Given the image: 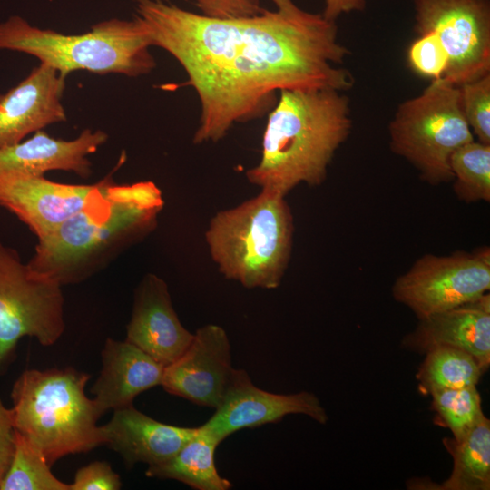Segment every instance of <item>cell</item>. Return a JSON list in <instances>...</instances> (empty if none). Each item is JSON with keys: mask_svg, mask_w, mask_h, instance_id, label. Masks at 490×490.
Segmentation results:
<instances>
[{"mask_svg": "<svg viewBox=\"0 0 490 490\" xmlns=\"http://www.w3.org/2000/svg\"><path fill=\"white\" fill-rule=\"evenodd\" d=\"M366 5V0H324L322 15L328 20L336 21L341 15L364 11Z\"/></svg>", "mask_w": 490, "mask_h": 490, "instance_id": "obj_31", "label": "cell"}, {"mask_svg": "<svg viewBox=\"0 0 490 490\" xmlns=\"http://www.w3.org/2000/svg\"><path fill=\"white\" fill-rule=\"evenodd\" d=\"M257 15L220 19L170 0H135V16L151 46L181 65L200 102L194 144L217 142L236 123L264 116L281 90L348 91L350 54L338 40L336 21L293 0H270Z\"/></svg>", "mask_w": 490, "mask_h": 490, "instance_id": "obj_1", "label": "cell"}, {"mask_svg": "<svg viewBox=\"0 0 490 490\" xmlns=\"http://www.w3.org/2000/svg\"><path fill=\"white\" fill-rule=\"evenodd\" d=\"M103 184H68L44 176L0 173V206L13 213L36 236H47L83 210Z\"/></svg>", "mask_w": 490, "mask_h": 490, "instance_id": "obj_13", "label": "cell"}, {"mask_svg": "<svg viewBox=\"0 0 490 490\" xmlns=\"http://www.w3.org/2000/svg\"><path fill=\"white\" fill-rule=\"evenodd\" d=\"M107 139L108 134L101 130L85 129L69 141L53 138L39 130L25 141L0 148V173L44 176L51 171H64L86 179L93 172L88 155Z\"/></svg>", "mask_w": 490, "mask_h": 490, "instance_id": "obj_17", "label": "cell"}, {"mask_svg": "<svg viewBox=\"0 0 490 490\" xmlns=\"http://www.w3.org/2000/svg\"><path fill=\"white\" fill-rule=\"evenodd\" d=\"M430 396L431 408L451 431L456 441L463 439L485 416L476 386L438 390Z\"/></svg>", "mask_w": 490, "mask_h": 490, "instance_id": "obj_25", "label": "cell"}, {"mask_svg": "<svg viewBox=\"0 0 490 490\" xmlns=\"http://www.w3.org/2000/svg\"><path fill=\"white\" fill-rule=\"evenodd\" d=\"M90 378L74 368L26 369L13 384L11 413L15 430L52 466L68 455L104 445L101 417L85 394Z\"/></svg>", "mask_w": 490, "mask_h": 490, "instance_id": "obj_4", "label": "cell"}, {"mask_svg": "<svg viewBox=\"0 0 490 490\" xmlns=\"http://www.w3.org/2000/svg\"><path fill=\"white\" fill-rule=\"evenodd\" d=\"M401 348L425 355L439 347H449L470 354L483 372L490 366V295L418 319L406 334Z\"/></svg>", "mask_w": 490, "mask_h": 490, "instance_id": "obj_16", "label": "cell"}, {"mask_svg": "<svg viewBox=\"0 0 490 490\" xmlns=\"http://www.w3.org/2000/svg\"><path fill=\"white\" fill-rule=\"evenodd\" d=\"M70 490H118L122 487L121 477L105 461H93L79 468Z\"/></svg>", "mask_w": 490, "mask_h": 490, "instance_id": "obj_28", "label": "cell"}, {"mask_svg": "<svg viewBox=\"0 0 490 490\" xmlns=\"http://www.w3.org/2000/svg\"><path fill=\"white\" fill-rule=\"evenodd\" d=\"M292 414L308 416L321 425L328 421L315 394L271 393L256 387L246 370L235 368L220 405L203 426L222 442L237 431L277 423Z\"/></svg>", "mask_w": 490, "mask_h": 490, "instance_id": "obj_12", "label": "cell"}, {"mask_svg": "<svg viewBox=\"0 0 490 490\" xmlns=\"http://www.w3.org/2000/svg\"><path fill=\"white\" fill-rule=\"evenodd\" d=\"M407 50L410 68L432 81L443 78L448 66V54L442 42L433 33L418 34Z\"/></svg>", "mask_w": 490, "mask_h": 490, "instance_id": "obj_27", "label": "cell"}, {"mask_svg": "<svg viewBox=\"0 0 490 490\" xmlns=\"http://www.w3.org/2000/svg\"><path fill=\"white\" fill-rule=\"evenodd\" d=\"M294 234L285 196L266 190L210 220L205 241L228 279L246 289H277L289 267Z\"/></svg>", "mask_w": 490, "mask_h": 490, "instance_id": "obj_5", "label": "cell"}, {"mask_svg": "<svg viewBox=\"0 0 490 490\" xmlns=\"http://www.w3.org/2000/svg\"><path fill=\"white\" fill-rule=\"evenodd\" d=\"M443 445L453 458V468L450 475L434 489H490V420L486 416L463 439L446 437Z\"/></svg>", "mask_w": 490, "mask_h": 490, "instance_id": "obj_21", "label": "cell"}, {"mask_svg": "<svg viewBox=\"0 0 490 490\" xmlns=\"http://www.w3.org/2000/svg\"><path fill=\"white\" fill-rule=\"evenodd\" d=\"M234 369L225 329L208 324L199 328L185 351L164 367L161 386L171 395L216 409L226 394Z\"/></svg>", "mask_w": 490, "mask_h": 490, "instance_id": "obj_11", "label": "cell"}, {"mask_svg": "<svg viewBox=\"0 0 490 490\" xmlns=\"http://www.w3.org/2000/svg\"><path fill=\"white\" fill-rule=\"evenodd\" d=\"M142 22L111 18L85 33L64 34L30 24L15 15L0 23V49L33 55L66 77L74 71L129 77L148 74L156 66Z\"/></svg>", "mask_w": 490, "mask_h": 490, "instance_id": "obj_6", "label": "cell"}, {"mask_svg": "<svg viewBox=\"0 0 490 490\" xmlns=\"http://www.w3.org/2000/svg\"><path fill=\"white\" fill-rule=\"evenodd\" d=\"M221 442L203 425L169 460L148 466L145 475L181 482L196 490H229L232 484L216 467L214 455Z\"/></svg>", "mask_w": 490, "mask_h": 490, "instance_id": "obj_20", "label": "cell"}, {"mask_svg": "<svg viewBox=\"0 0 490 490\" xmlns=\"http://www.w3.org/2000/svg\"><path fill=\"white\" fill-rule=\"evenodd\" d=\"M450 167L460 201H490V144L474 140L463 145L453 153Z\"/></svg>", "mask_w": 490, "mask_h": 490, "instance_id": "obj_23", "label": "cell"}, {"mask_svg": "<svg viewBox=\"0 0 490 490\" xmlns=\"http://www.w3.org/2000/svg\"><path fill=\"white\" fill-rule=\"evenodd\" d=\"M57 281L24 263L0 239V376L15 358L16 347L31 337L44 347L65 329L64 298Z\"/></svg>", "mask_w": 490, "mask_h": 490, "instance_id": "obj_8", "label": "cell"}, {"mask_svg": "<svg viewBox=\"0 0 490 490\" xmlns=\"http://www.w3.org/2000/svg\"><path fill=\"white\" fill-rule=\"evenodd\" d=\"M351 129L349 98L341 92L281 90L268 114L260 160L246 178L285 197L300 183L319 186Z\"/></svg>", "mask_w": 490, "mask_h": 490, "instance_id": "obj_3", "label": "cell"}, {"mask_svg": "<svg viewBox=\"0 0 490 490\" xmlns=\"http://www.w3.org/2000/svg\"><path fill=\"white\" fill-rule=\"evenodd\" d=\"M101 356L102 369L91 389L101 416L133 405L138 395L161 386L164 366L126 339L107 338Z\"/></svg>", "mask_w": 490, "mask_h": 490, "instance_id": "obj_19", "label": "cell"}, {"mask_svg": "<svg viewBox=\"0 0 490 490\" xmlns=\"http://www.w3.org/2000/svg\"><path fill=\"white\" fill-rule=\"evenodd\" d=\"M15 448V428L11 408L0 398V485L12 462Z\"/></svg>", "mask_w": 490, "mask_h": 490, "instance_id": "obj_30", "label": "cell"}, {"mask_svg": "<svg viewBox=\"0 0 490 490\" xmlns=\"http://www.w3.org/2000/svg\"><path fill=\"white\" fill-rule=\"evenodd\" d=\"M192 338L177 316L167 283L156 274L144 275L134 290L126 340L166 367L185 351Z\"/></svg>", "mask_w": 490, "mask_h": 490, "instance_id": "obj_14", "label": "cell"}, {"mask_svg": "<svg viewBox=\"0 0 490 490\" xmlns=\"http://www.w3.org/2000/svg\"><path fill=\"white\" fill-rule=\"evenodd\" d=\"M484 374L477 361L467 352L439 347L425 354L416 378L423 392L476 386Z\"/></svg>", "mask_w": 490, "mask_h": 490, "instance_id": "obj_22", "label": "cell"}, {"mask_svg": "<svg viewBox=\"0 0 490 490\" xmlns=\"http://www.w3.org/2000/svg\"><path fill=\"white\" fill-rule=\"evenodd\" d=\"M201 15L220 19L244 18L262 12L260 0H194Z\"/></svg>", "mask_w": 490, "mask_h": 490, "instance_id": "obj_29", "label": "cell"}, {"mask_svg": "<svg viewBox=\"0 0 490 490\" xmlns=\"http://www.w3.org/2000/svg\"><path fill=\"white\" fill-rule=\"evenodd\" d=\"M490 289V250L425 254L395 280L394 299L418 319L475 300Z\"/></svg>", "mask_w": 490, "mask_h": 490, "instance_id": "obj_9", "label": "cell"}, {"mask_svg": "<svg viewBox=\"0 0 490 490\" xmlns=\"http://www.w3.org/2000/svg\"><path fill=\"white\" fill-rule=\"evenodd\" d=\"M465 118L478 142L490 144V74L461 86Z\"/></svg>", "mask_w": 490, "mask_h": 490, "instance_id": "obj_26", "label": "cell"}, {"mask_svg": "<svg viewBox=\"0 0 490 490\" xmlns=\"http://www.w3.org/2000/svg\"><path fill=\"white\" fill-rule=\"evenodd\" d=\"M122 158L83 210L38 239L31 268L61 286L78 284L154 231L164 206L162 191L151 181L116 184L113 176Z\"/></svg>", "mask_w": 490, "mask_h": 490, "instance_id": "obj_2", "label": "cell"}, {"mask_svg": "<svg viewBox=\"0 0 490 490\" xmlns=\"http://www.w3.org/2000/svg\"><path fill=\"white\" fill-rule=\"evenodd\" d=\"M414 30L440 39L449 62L443 78L461 86L490 74L489 0H413Z\"/></svg>", "mask_w": 490, "mask_h": 490, "instance_id": "obj_10", "label": "cell"}, {"mask_svg": "<svg viewBox=\"0 0 490 490\" xmlns=\"http://www.w3.org/2000/svg\"><path fill=\"white\" fill-rule=\"evenodd\" d=\"M104 445L117 452L127 467L138 463L157 466L172 458L197 432L155 420L133 405L113 410L102 426Z\"/></svg>", "mask_w": 490, "mask_h": 490, "instance_id": "obj_18", "label": "cell"}, {"mask_svg": "<svg viewBox=\"0 0 490 490\" xmlns=\"http://www.w3.org/2000/svg\"><path fill=\"white\" fill-rule=\"evenodd\" d=\"M65 77L40 64L6 93L0 95V148L22 142L28 134L66 121L62 104Z\"/></svg>", "mask_w": 490, "mask_h": 490, "instance_id": "obj_15", "label": "cell"}, {"mask_svg": "<svg viewBox=\"0 0 490 490\" xmlns=\"http://www.w3.org/2000/svg\"><path fill=\"white\" fill-rule=\"evenodd\" d=\"M0 490H70L51 471L43 454L15 430V448Z\"/></svg>", "mask_w": 490, "mask_h": 490, "instance_id": "obj_24", "label": "cell"}, {"mask_svg": "<svg viewBox=\"0 0 490 490\" xmlns=\"http://www.w3.org/2000/svg\"><path fill=\"white\" fill-rule=\"evenodd\" d=\"M388 132L391 151L431 185L453 181V153L475 140L463 113L460 88L445 78L433 80L419 95L401 103Z\"/></svg>", "mask_w": 490, "mask_h": 490, "instance_id": "obj_7", "label": "cell"}]
</instances>
